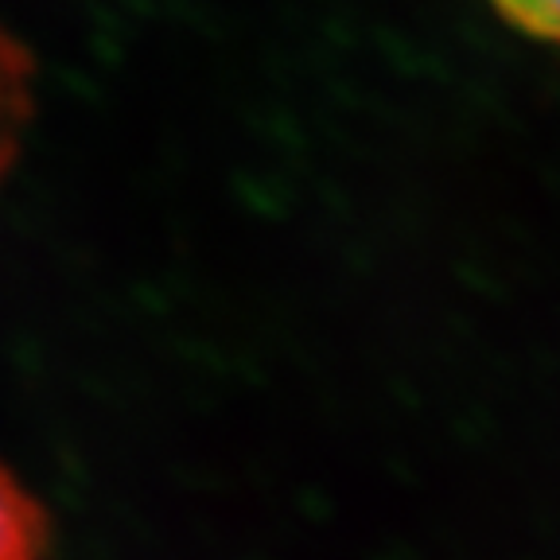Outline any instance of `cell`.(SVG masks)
Instances as JSON below:
<instances>
[{
	"mask_svg": "<svg viewBox=\"0 0 560 560\" xmlns=\"http://www.w3.org/2000/svg\"><path fill=\"white\" fill-rule=\"evenodd\" d=\"M35 117V59L20 35L0 24V191L24 152Z\"/></svg>",
	"mask_w": 560,
	"mask_h": 560,
	"instance_id": "6da1fadb",
	"label": "cell"
},
{
	"mask_svg": "<svg viewBox=\"0 0 560 560\" xmlns=\"http://www.w3.org/2000/svg\"><path fill=\"white\" fill-rule=\"evenodd\" d=\"M55 525L32 490L0 464V560H47Z\"/></svg>",
	"mask_w": 560,
	"mask_h": 560,
	"instance_id": "7a4b0ae2",
	"label": "cell"
},
{
	"mask_svg": "<svg viewBox=\"0 0 560 560\" xmlns=\"http://www.w3.org/2000/svg\"><path fill=\"white\" fill-rule=\"evenodd\" d=\"M487 4L510 32L560 51V0H487Z\"/></svg>",
	"mask_w": 560,
	"mask_h": 560,
	"instance_id": "3957f363",
	"label": "cell"
}]
</instances>
